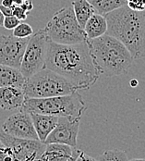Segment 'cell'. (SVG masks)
I'll return each mask as SVG.
<instances>
[{
    "mask_svg": "<svg viewBox=\"0 0 145 161\" xmlns=\"http://www.w3.org/2000/svg\"><path fill=\"white\" fill-rule=\"evenodd\" d=\"M129 161H145V158H133Z\"/></svg>",
    "mask_w": 145,
    "mask_h": 161,
    "instance_id": "cell-30",
    "label": "cell"
},
{
    "mask_svg": "<svg viewBox=\"0 0 145 161\" xmlns=\"http://www.w3.org/2000/svg\"><path fill=\"white\" fill-rule=\"evenodd\" d=\"M4 15L2 14L1 10H0V27H3V21H4Z\"/></svg>",
    "mask_w": 145,
    "mask_h": 161,
    "instance_id": "cell-29",
    "label": "cell"
},
{
    "mask_svg": "<svg viewBox=\"0 0 145 161\" xmlns=\"http://www.w3.org/2000/svg\"><path fill=\"white\" fill-rule=\"evenodd\" d=\"M126 6L132 10H144L145 0H126Z\"/></svg>",
    "mask_w": 145,
    "mask_h": 161,
    "instance_id": "cell-22",
    "label": "cell"
},
{
    "mask_svg": "<svg viewBox=\"0 0 145 161\" xmlns=\"http://www.w3.org/2000/svg\"><path fill=\"white\" fill-rule=\"evenodd\" d=\"M83 30L89 40L95 39L105 34L107 32V21L105 15L94 13L87 20Z\"/></svg>",
    "mask_w": 145,
    "mask_h": 161,
    "instance_id": "cell-15",
    "label": "cell"
},
{
    "mask_svg": "<svg viewBox=\"0 0 145 161\" xmlns=\"http://www.w3.org/2000/svg\"><path fill=\"white\" fill-rule=\"evenodd\" d=\"M129 83H130L131 87H137L138 86V80H136V79H132L129 81Z\"/></svg>",
    "mask_w": 145,
    "mask_h": 161,
    "instance_id": "cell-28",
    "label": "cell"
},
{
    "mask_svg": "<svg viewBox=\"0 0 145 161\" xmlns=\"http://www.w3.org/2000/svg\"><path fill=\"white\" fill-rule=\"evenodd\" d=\"M1 5L4 6V7H9V8L15 7L14 0H2V4Z\"/></svg>",
    "mask_w": 145,
    "mask_h": 161,
    "instance_id": "cell-27",
    "label": "cell"
},
{
    "mask_svg": "<svg viewBox=\"0 0 145 161\" xmlns=\"http://www.w3.org/2000/svg\"><path fill=\"white\" fill-rule=\"evenodd\" d=\"M71 6L76 19L82 29L84 28L87 20L94 13H97L95 8L89 0H73Z\"/></svg>",
    "mask_w": 145,
    "mask_h": 161,
    "instance_id": "cell-17",
    "label": "cell"
},
{
    "mask_svg": "<svg viewBox=\"0 0 145 161\" xmlns=\"http://www.w3.org/2000/svg\"><path fill=\"white\" fill-rule=\"evenodd\" d=\"M98 161H129L127 153L119 149L105 151L100 157Z\"/></svg>",
    "mask_w": 145,
    "mask_h": 161,
    "instance_id": "cell-19",
    "label": "cell"
},
{
    "mask_svg": "<svg viewBox=\"0 0 145 161\" xmlns=\"http://www.w3.org/2000/svg\"><path fill=\"white\" fill-rule=\"evenodd\" d=\"M87 107L79 91L69 95L46 98H25L19 110L25 112L67 117L70 119L81 118Z\"/></svg>",
    "mask_w": 145,
    "mask_h": 161,
    "instance_id": "cell-4",
    "label": "cell"
},
{
    "mask_svg": "<svg viewBox=\"0 0 145 161\" xmlns=\"http://www.w3.org/2000/svg\"><path fill=\"white\" fill-rule=\"evenodd\" d=\"M33 33L32 26L25 22H20L13 29V35L17 38H28Z\"/></svg>",
    "mask_w": 145,
    "mask_h": 161,
    "instance_id": "cell-20",
    "label": "cell"
},
{
    "mask_svg": "<svg viewBox=\"0 0 145 161\" xmlns=\"http://www.w3.org/2000/svg\"><path fill=\"white\" fill-rule=\"evenodd\" d=\"M32 123L40 142L45 143L50 132L55 129L57 124L58 117L53 115L31 112Z\"/></svg>",
    "mask_w": 145,
    "mask_h": 161,
    "instance_id": "cell-13",
    "label": "cell"
},
{
    "mask_svg": "<svg viewBox=\"0 0 145 161\" xmlns=\"http://www.w3.org/2000/svg\"><path fill=\"white\" fill-rule=\"evenodd\" d=\"M28 38H17L13 34L0 35V64L20 68Z\"/></svg>",
    "mask_w": 145,
    "mask_h": 161,
    "instance_id": "cell-9",
    "label": "cell"
},
{
    "mask_svg": "<svg viewBox=\"0 0 145 161\" xmlns=\"http://www.w3.org/2000/svg\"><path fill=\"white\" fill-rule=\"evenodd\" d=\"M26 78L19 69L0 64V88L6 86L22 87Z\"/></svg>",
    "mask_w": 145,
    "mask_h": 161,
    "instance_id": "cell-16",
    "label": "cell"
},
{
    "mask_svg": "<svg viewBox=\"0 0 145 161\" xmlns=\"http://www.w3.org/2000/svg\"><path fill=\"white\" fill-rule=\"evenodd\" d=\"M48 41V36L44 29L33 32L29 37L19 68L26 79L45 69Z\"/></svg>",
    "mask_w": 145,
    "mask_h": 161,
    "instance_id": "cell-7",
    "label": "cell"
},
{
    "mask_svg": "<svg viewBox=\"0 0 145 161\" xmlns=\"http://www.w3.org/2000/svg\"><path fill=\"white\" fill-rule=\"evenodd\" d=\"M2 130L13 137L30 140H39L33 127L32 117L29 112L21 111L9 116L3 123Z\"/></svg>",
    "mask_w": 145,
    "mask_h": 161,
    "instance_id": "cell-11",
    "label": "cell"
},
{
    "mask_svg": "<svg viewBox=\"0 0 145 161\" xmlns=\"http://www.w3.org/2000/svg\"><path fill=\"white\" fill-rule=\"evenodd\" d=\"M106 33L119 40L130 52L133 59L145 57V9L132 10L124 6L105 15Z\"/></svg>",
    "mask_w": 145,
    "mask_h": 161,
    "instance_id": "cell-2",
    "label": "cell"
},
{
    "mask_svg": "<svg viewBox=\"0 0 145 161\" xmlns=\"http://www.w3.org/2000/svg\"><path fill=\"white\" fill-rule=\"evenodd\" d=\"M74 147L65 144H46L42 157L47 161H68L75 156Z\"/></svg>",
    "mask_w": 145,
    "mask_h": 161,
    "instance_id": "cell-14",
    "label": "cell"
},
{
    "mask_svg": "<svg viewBox=\"0 0 145 161\" xmlns=\"http://www.w3.org/2000/svg\"><path fill=\"white\" fill-rule=\"evenodd\" d=\"M76 161H98L95 158H92V157H90V156H88V155H86L84 152H82V151H80L79 152V154H78V156H77V158H76Z\"/></svg>",
    "mask_w": 145,
    "mask_h": 161,
    "instance_id": "cell-24",
    "label": "cell"
},
{
    "mask_svg": "<svg viewBox=\"0 0 145 161\" xmlns=\"http://www.w3.org/2000/svg\"><path fill=\"white\" fill-rule=\"evenodd\" d=\"M97 13L105 15L114 10L126 6V0H91Z\"/></svg>",
    "mask_w": 145,
    "mask_h": 161,
    "instance_id": "cell-18",
    "label": "cell"
},
{
    "mask_svg": "<svg viewBox=\"0 0 145 161\" xmlns=\"http://www.w3.org/2000/svg\"><path fill=\"white\" fill-rule=\"evenodd\" d=\"M30 12H27L26 10H24L20 6H16L13 7V16H15L17 19H19L20 21L21 20H25Z\"/></svg>",
    "mask_w": 145,
    "mask_h": 161,
    "instance_id": "cell-23",
    "label": "cell"
},
{
    "mask_svg": "<svg viewBox=\"0 0 145 161\" xmlns=\"http://www.w3.org/2000/svg\"><path fill=\"white\" fill-rule=\"evenodd\" d=\"M25 100L22 87L6 86L0 88V108L3 110L19 109Z\"/></svg>",
    "mask_w": 145,
    "mask_h": 161,
    "instance_id": "cell-12",
    "label": "cell"
},
{
    "mask_svg": "<svg viewBox=\"0 0 145 161\" xmlns=\"http://www.w3.org/2000/svg\"><path fill=\"white\" fill-rule=\"evenodd\" d=\"M20 7L24 10H26L27 12H30V11H32V9H33V3H32V0H26V1H23L22 2V4L20 5Z\"/></svg>",
    "mask_w": 145,
    "mask_h": 161,
    "instance_id": "cell-25",
    "label": "cell"
},
{
    "mask_svg": "<svg viewBox=\"0 0 145 161\" xmlns=\"http://www.w3.org/2000/svg\"><path fill=\"white\" fill-rule=\"evenodd\" d=\"M22 1H26V0H22Z\"/></svg>",
    "mask_w": 145,
    "mask_h": 161,
    "instance_id": "cell-32",
    "label": "cell"
},
{
    "mask_svg": "<svg viewBox=\"0 0 145 161\" xmlns=\"http://www.w3.org/2000/svg\"><path fill=\"white\" fill-rule=\"evenodd\" d=\"M22 90L25 98L59 97L80 91L70 80L48 69H43L27 78Z\"/></svg>",
    "mask_w": 145,
    "mask_h": 161,
    "instance_id": "cell-5",
    "label": "cell"
},
{
    "mask_svg": "<svg viewBox=\"0 0 145 161\" xmlns=\"http://www.w3.org/2000/svg\"><path fill=\"white\" fill-rule=\"evenodd\" d=\"M45 69L60 74L79 90L89 89L100 77L87 40L75 45H60L49 40Z\"/></svg>",
    "mask_w": 145,
    "mask_h": 161,
    "instance_id": "cell-1",
    "label": "cell"
},
{
    "mask_svg": "<svg viewBox=\"0 0 145 161\" xmlns=\"http://www.w3.org/2000/svg\"><path fill=\"white\" fill-rule=\"evenodd\" d=\"M0 142L11 153L12 161H34L40 158L46 144L39 140L21 139L10 136L0 130Z\"/></svg>",
    "mask_w": 145,
    "mask_h": 161,
    "instance_id": "cell-8",
    "label": "cell"
},
{
    "mask_svg": "<svg viewBox=\"0 0 145 161\" xmlns=\"http://www.w3.org/2000/svg\"><path fill=\"white\" fill-rule=\"evenodd\" d=\"M19 23H20V20L19 19H17L15 16H13V15L7 16L4 18L3 27L7 30H13Z\"/></svg>",
    "mask_w": 145,
    "mask_h": 161,
    "instance_id": "cell-21",
    "label": "cell"
},
{
    "mask_svg": "<svg viewBox=\"0 0 145 161\" xmlns=\"http://www.w3.org/2000/svg\"><path fill=\"white\" fill-rule=\"evenodd\" d=\"M90 53L99 75L114 77L128 71L133 58L116 38L105 33L95 39H87Z\"/></svg>",
    "mask_w": 145,
    "mask_h": 161,
    "instance_id": "cell-3",
    "label": "cell"
},
{
    "mask_svg": "<svg viewBox=\"0 0 145 161\" xmlns=\"http://www.w3.org/2000/svg\"><path fill=\"white\" fill-rule=\"evenodd\" d=\"M81 119V118L70 119L67 117H58L56 126L50 132L44 144H65L75 148L77 145Z\"/></svg>",
    "mask_w": 145,
    "mask_h": 161,
    "instance_id": "cell-10",
    "label": "cell"
},
{
    "mask_svg": "<svg viewBox=\"0 0 145 161\" xmlns=\"http://www.w3.org/2000/svg\"><path fill=\"white\" fill-rule=\"evenodd\" d=\"M34 161H47V160H46L43 157H41L40 158H38V159H36V160H34Z\"/></svg>",
    "mask_w": 145,
    "mask_h": 161,
    "instance_id": "cell-31",
    "label": "cell"
},
{
    "mask_svg": "<svg viewBox=\"0 0 145 161\" xmlns=\"http://www.w3.org/2000/svg\"><path fill=\"white\" fill-rule=\"evenodd\" d=\"M0 10L2 12V14L4 17L11 16L13 15V8H9V7H4V6H0Z\"/></svg>",
    "mask_w": 145,
    "mask_h": 161,
    "instance_id": "cell-26",
    "label": "cell"
},
{
    "mask_svg": "<svg viewBox=\"0 0 145 161\" xmlns=\"http://www.w3.org/2000/svg\"><path fill=\"white\" fill-rule=\"evenodd\" d=\"M44 30L50 41L60 45H75L87 40L86 33L76 19L72 6L57 10Z\"/></svg>",
    "mask_w": 145,
    "mask_h": 161,
    "instance_id": "cell-6",
    "label": "cell"
}]
</instances>
